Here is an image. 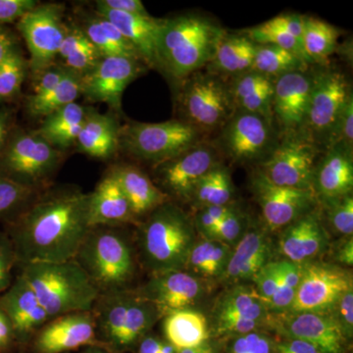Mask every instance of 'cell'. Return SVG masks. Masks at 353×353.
<instances>
[{
    "label": "cell",
    "mask_w": 353,
    "mask_h": 353,
    "mask_svg": "<svg viewBox=\"0 0 353 353\" xmlns=\"http://www.w3.org/2000/svg\"><path fill=\"white\" fill-rule=\"evenodd\" d=\"M90 192L61 188L46 192L9 222L18 264L75 259L90 231Z\"/></svg>",
    "instance_id": "obj_1"
},
{
    "label": "cell",
    "mask_w": 353,
    "mask_h": 353,
    "mask_svg": "<svg viewBox=\"0 0 353 353\" xmlns=\"http://www.w3.org/2000/svg\"><path fill=\"white\" fill-rule=\"evenodd\" d=\"M225 30L215 20L196 13L163 19L157 41V67L176 81L208 66Z\"/></svg>",
    "instance_id": "obj_2"
},
{
    "label": "cell",
    "mask_w": 353,
    "mask_h": 353,
    "mask_svg": "<svg viewBox=\"0 0 353 353\" xmlns=\"http://www.w3.org/2000/svg\"><path fill=\"white\" fill-rule=\"evenodd\" d=\"M194 220L180 206L167 201L148 214L139 230L141 260L154 274L185 270L196 241Z\"/></svg>",
    "instance_id": "obj_3"
},
{
    "label": "cell",
    "mask_w": 353,
    "mask_h": 353,
    "mask_svg": "<svg viewBox=\"0 0 353 353\" xmlns=\"http://www.w3.org/2000/svg\"><path fill=\"white\" fill-rule=\"evenodd\" d=\"M92 312L97 340L110 353H125L138 347L163 317L154 304L131 290L101 294Z\"/></svg>",
    "instance_id": "obj_4"
},
{
    "label": "cell",
    "mask_w": 353,
    "mask_h": 353,
    "mask_svg": "<svg viewBox=\"0 0 353 353\" xmlns=\"http://www.w3.org/2000/svg\"><path fill=\"white\" fill-rule=\"evenodd\" d=\"M22 274L50 319L92 311L99 290L75 259L21 265Z\"/></svg>",
    "instance_id": "obj_5"
},
{
    "label": "cell",
    "mask_w": 353,
    "mask_h": 353,
    "mask_svg": "<svg viewBox=\"0 0 353 353\" xmlns=\"http://www.w3.org/2000/svg\"><path fill=\"white\" fill-rule=\"evenodd\" d=\"M74 259L101 294L129 290L136 275L132 246L117 227L90 228Z\"/></svg>",
    "instance_id": "obj_6"
},
{
    "label": "cell",
    "mask_w": 353,
    "mask_h": 353,
    "mask_svg": "<svg viewBox=\"0 0 353 353\" xmlns=\"http://www.w3.org/2000/svg\"><path fill=\"white\" fill-rule=\"evenodd\" d=\"M205 134L179 119L130 122L120 128L119 148L153 166L205 141Z\"/></svg>",
    "instance_id": "obj_7"
},
{
    "label": "cell",
    "mask_w": 353,
    "mask_h": 353,
    "mask_svg": "<svg viewBox=\"0 0 353 353\" xmlns=\"http://www.w3.org/2000/svg\"><path fill=\"white\" fill-rule=\"evenodd\" d=\"M178 95L180 119L202 134L222 129L234 112L229 83L222 76L196 72L182 81Z\"/></svg>",
    "instance_id": "obj_8"
},
{
    "label": "cell",
    "mask_w": 353,
    "mask_h": 353,
    "mask_svg": "<svg viewBox=\"0 0 353 353\" xmlns=\"http://www.w3.org/2000/svg\"><path fill=\"white\" fill-rule=\"evenodd\" d=\"M63 160L62 152L38 132L16 134L0 159V175L38 190L50 181Z\"/></svg>",
    "instance_id": "obj_9"
},
{
    "label": "cell",
    "mask_w": 353,
    "mask_h": 353,
    "mask_svg": "<svg viewBox=\"0 0 353 353\" xmlns=\"http://www.w3.org/2000/svg\"><path fill=\"white\" fill-rule=\"evenodd\" d=\"M274 121L259 114L234 111L220 130L215 146L234 163L264 161L279 143Z\"/></svg>",
    "instance_id": "obj_10"
},
{
    "label": "cell",
    "mask_w": 353,
    "mask_h": 353,
    "mask_svg": "<svg viewBox=\"0 0 353 353\" xmlns=\"http://www.w3.org/2000/svg\"><path fill=\"white\" fill-rule=\"evenodd\" d=\"M320 148L303 132L284 134L268 157L259 165L264 176L275 185L312 190Z\"/></svg>",
    "instance_id": "obj_11"
},
{
    "label": "cell",
    "mask_w": 353,
    "mask_h": 353,
    "mask_svg": "<svg viewBox=\"0 0 353 353\" xmlns=\"http://www.w3.org/2000/svg\"><path fill=\"white\" fill-rule=\"evenodd\" d=\"M270 312L254 285H234L219 297L212 310L210 333L215 336H240L254 331L273 328Z\"/></svg>",
    "instance_id": "obj_12"
},
{
    "label": "cell",
    "mask_w": 353,
    "mask_h": 353,
    "mask_svg": "<svg viewBox=\"0 0 353 353\" xmlns=\"http://www.w3.org/2000/svg\"><path fill=\"white\" fill-rule=\"evenodd\" d=\"M63 12L61 4H39L18 21V30L29 50L28 64L34 76L54 65L66 34Z\"/></svg>",
    "instance_id": "obj_13"
},
{
    "label": "cell",
    "mask_w": 353,
    "mask_h": 353,
    "mask_svg": "<svg viewBox=\"0 0 353 353\" xmlns=\"http://www.w3.org/2000/svg\"><path fill=\"white\" fill-rule=\"evenodd\" d=\"M352 92L341 72L325 70L314 74L303 132L318 146H326L336 121Z\"/></svg>",
    "instance_id": "obj_14"
},
{
    "label": "cell",
    "mask_w": 353,
    "mask_h": 353,
    "mask_svg": "<svg viewBox=\"0 0 353 353\" xmlns=\"http://www.w3.org/2000/svg\"><path fill=\"white\" fill-rule=\"evenodd\" d=\"M250 188L269 231L284 229L290 223L314 210V190L280 187L269 181L259 169L253 173Z\"/></svg>",
    "instance_id": "obj_15"
},
{
    "label": "cell",
    "mask_w": 353,
    "mask_h": 353,
    "mask_svg": "<svg viewBox=\"0 0 353 353\" xmlns=\"http://www.w3.org/2000/svg\"><path fill=\"white\" fill-rule=\"evenodd\" d=\"M350 288L352 273L347 269L308 262L303 265L301 283L289 313L331 312L341 294Z\"/></svg>",
    "instance_id": "obj_16"
},
{
    "label": "cell",
    "mask_w": 353,
    "mask_h": 353,
    "mask_svg": "<svg viewBox=\"0 0 353 353\" xmlns=\"http://www.w3.org/2000/svg\"><path fill=\"white\" fill-rule=\"evenodd\" d=\"M220 153L212 143H199L176 157L153 166L158 183L167 196L192 201L197 183L220 164Z\"/></svg>",
    "instance_id": "obj_17"
},
{
    "label": "cell",
    "mask_w": 353,
    "mask_h": 353,
    "mask_svg": "<svg viewBox=\"0 0 353 353\" xmlns=\"http://www.w3.org/2000/svg\"><path fill=\"white\" fill-rule=\"evenodd\" d=\"M145 67L134 58L103 57L94 70L81 77V94L88 101L102 102L121 111L125 90L145 72Z\"/></svg>",
    "instance_id": "obj_18"
},
{
    "label": "cell",
    "mask_w": 353,
    "mask_h": 353,
    "mask_svg": "<svg viewBox=\"0 0 353 353\" xmlns=\"http://www.w3.org/2000/svg\"><path fill=\"white\" fill-rule=\"evenodd\" d=\"M273 328L288 338L308 341L323 353H345L348 340L332 312L274 314Z\"/></svg>",
    "instance_id": "obj_19"
},
{
    "label": "cell",
    "mask_w": 353,
    "mask_h": 353,
    "mask_svg": "<svg viewBox=\"0 0 353 353\" xmlns=\"http://www.w3.org/2000/svg\"><path fill=\"white\" fill-rule=\"evenodd\" d=\"M137 292L154 304L162 316L172 311L194 308L205 294V285L194 274L185 270L154 274Z\"/></svg>",
    "instance_id": "obj_20"
},
{
    "label": "cell",
    "mask_w": 353,
    "mask_h": 353,
    "mask_svg": "<svg viewBox=\"0 0 353 353\" xmlns=\"http://www.w3.org/2000/svg\"><path fill=\"white\" fill-rule=\"evenodd\" d=\"M83 347H103L97 340L92 311L53 318L39 330L34 338L37 353H64Z\"/></svg>",
    "instance_id": "obj_21"
},
{
    "label": "cell",
    "mask_w": 353,
    "mask_h": 353,
    "mask_svg": "<svg viewBox=\"0 0 353 353\" xmlns=\"http://www.w3.org/2000/svg\"><path fill=\"white\" fill-rule=\"evenodd\" d=\"M315 72L296 71L278 77L274 85L273 119L284 134L303 132Z\"/></svg>",
    "instance_id": "obj_22"
},
{
    "label": "cell",
    "mask_w": 353,
    "mask_h": 353,
    "mask_svg": "<svg viewBox=\"0 0 353 353\" xmlns=\"http://www.w3.org/2000/svg\"><path fill=\"white\" fill-rule=\"evenodd\" d=\"M0 308L12 325L16 345H25L50 321L46 309L22 274L0 296Z\"/></svg>",
    "instance_id": "obj_23"
},
{
    "label": "cell",
    "mask_w": 353,
    "mask_h": 353,
    "mask_svg": "<svg viewBox=\"0 0 353 353\" xmlns=\"http://www.w3.org/2000/svg\"><path fill=\"white\" fill-rule=\"evenodd\" d=\"M329 245V236L321 213L316 209L290 223L279 239V250L285 260L303 265L321 255Z\"/></svg>",
    "instance_id": "obj_24"
},
{
    "label": "cell",
    "mask_w": 353,
    "mask_h": 353,
    "mask_svg": "<svg viewBox=\"0 0 353 353\" xmlns=\"http://www.w3.org/2000/svg\"><path fill=\"white\" fill-rule=\"evenodd\" d=\"M272 255L273 243L267 232L262 228L248 229L232 248L229 263L221 279L230 284H245L270 263Z\"/></svg>",
    "instance_id": "obj_25"
},
{
    "label": "cell",
    "mask_w": 353,
    "mask_h": 353,
    "mask_svg": "<svg viewBox=\"0 0 353 353\" xmlns=\"http://www.w3.org/2000/svg\"><path fill=\"white\" fill-rule=\"evenodd\" d=\"M352 148L336 143L316 166L313 190L318 201H326L352 194Z\"/></svg>",
    "instance_id": "obj_26"
},
{
    "label": "cell",
    "mask_w": 353,
    "mask_h": 353,
    "mask_svg": "<svg viewBox=\"0 0 353 353\" xmlns=\"http://www.w3.org/2000/svg\"><path fill=\"white\" fill-rule=\"evenodd\" d=\"M95 13L105 18L134 46L145 66L157 67V41L163 19L114 11L95 3Z\"/></svg>",
    "instance_id": "obj_27"
},
{
    "label": "cell",
    "mask_w": 353,
    "mask_h": 353,
    "mask_svg": "<svg viewBox=\"0 0 353 353\" xmlns=\"http://www.w3.org/2000/svg\"><path fill=\"white\" fill-rule=\"evenodd\" d=\"M137 220L119 183L108 172L90 192V227H118Z\"/></svg>",
    "instance_id": "obj_28"
},
{
    "label": "cell",
    "mask_w": 353,
    "mask_h": 353,
    "mask_svg": "<svg viewBox=\"0 0 353 353\" xmlns=\"http://www.w3.org/2000/svg\"><path fill=\"white\" fill-rule=\"evenodd\" d=\"M119 183L138 219L169 201V196L154 185L150 176L132 165H117L109 171Z\"/></svg>",
    "instance_id": "obj_29"
},
{
    "label": "cell",
    "mask_w": 353,
    "mask_h": 353,
    "mask_svg": "<svg viewBox=\"0 0 353 353\" xmlns=\"http://www.w3.org/2000/svg\"><path fill=\"white\" fill-rule=\"evenodd\" d=\"M120 128L113 116L88 110L76 145L90 157L108 159L119 150Z\"/></svg>",
    "instance_id": "obj_30"
},
{
    "label": "cell",
    "mask_w": 353,
    "mask_h": 353,
    "mask_svg": "<svg viewBox=\"0 0 353 353\" xmlns=\"http://www.w3.org/2000/svg\"><path fill=\"white\" fill-rule=\"evenodd\" d=\"M259 44L240 32L227 34L218 44L208 71L219 76H236L252 69Z\"/></svg>",
    "instance_id": "obj_31"
},
{
    "label": "cell",
    "mask_w": 353,
    "mask_h": 353,
    "mask_svg": "<svg viewBox=\"0 0 353 353\" xmlns=\"http://www.w3.org/2000/svg\"><path fill=\"white\" fill-rule=\"evenodd\" d=\"M165 340L176 350L199 347L210 339L205 316L194 308L172 311L164 316Z\"/></svg>",
    "instance_id": "obj_32"
},
{
    "label": "cell",
    "mask_w": 353,
    "mask_h": 353,
    "mask_svg": "<svg viewBox=\"0 0 353 353\" xmlns=\"http://www.w3.org/2000/svg\"><path fill=\"white\" fill-rule=\"evenodd\" d=\"M87 109L73 102L44 118L37 132L60 152L76 145L87 115Z\"/></svg>",
    "instance_id": "obj_33"
},
{
    "label": "cell",
    "mask_w": 353,
    "mask_h": 353,
    "mask_svg": "<svg viewBox=\"0 0 353 353\" xmlns=\"http://www.w3.org/2000/svg\"><path fill=\"white\" fill-rule=\"evenodd\" d=\"M81 29L102 57H129L141 61L134 46L124 38L119 30L99 14L95 13V15L88 18Z\"/></svg>",
    "instance_id": "obj_34"
},
{
    "label": "cell",
    "mask_w": 353,
    "mask_h": 353,
    "mask_svg": "<svg viewBox=\"0 0 353 353\" xmlns=\"http://www.w3.org/2000/svg\"><path fill=\"white\" fill-rule=\"evenodd\" d=\"M58 57L64 61V68L81 77L94 70L102 55L81 28H67Z\"/></svg>",
    "instance_id": "obj_35"
},
{
    "label": "cell",
    "mask_w": 353,
    "mask_h": 353,
    "mask_svg": "<svg viewBox=\"0 0 353 353\" xmlns=\"http://www.w3.org/2000/svg\"><path fill=\"white\" fill-rule=\"evenodd\" d=\"M232 248L222 241L202 238L192 246L185 267L194 275L221 279L226 271Z\"/></svg>",
    "instance_id": "obj_36"
},
{
    "label": "cell",
    "mask_w": 353,
    "mask_h": 353,
    "mask_svg": "<svg viewBox=\"0 0 353 353\" xmlns=\"http://www.w3.org/2000/svg\"><path fill=\"white\" fill-rule=\"evenodd\" d=\"M81 76L66 69L60 83L52 90L43 95H30L27 99L28 112L32 117H43L76 102L80 92Z\"/></svg>",
    "instance_id": "obj_37"
},
{
    "label": "cell",
    "mask_w": 353,
    "mask_h": 353,
    "mask_svg": "<svg viewBox=\"0 0 353 353\" xmlns=\"http://www.w3.org/2000/svg\"><path fill=\"white\" fill-rule=\"evenodd\" d=\"M338 29L320 19L304 17L303 46L310 63H324L336 50Z\"/></svg>",
    "instance_id": "obj_38"
},
{
    "label": "cell",
    "mask_w": 353,
    "mask_h": 353,
    "mask_svg": "<svg viewBox=\"0 0 353 353\" xmlns=\"http://www.w3.org/2000/svg\"><path fill=\"white\" fill-rule=\"evenodd\" d=\"M234 194L231 174L222 163L206 174L197 183L192 201L197 208L227 205L232 203Z\"/></svg>",
    "instance_id": "obj_39"
},
{
    "label": "cell",
    "mask_w": 353,
    "mask_h": 353,
    "mask_svg": "<svg viewBox=\"0 0 353 353\" xmlns=\"http://www.w3.org/2000/svg\"><path fill=\"white\" fill-rule=\"evenodd\" d=\"M308 67L305 60L284 48L271 44H259L250 70L277 79L292 72L305 71Z\"/></svg>",
    "instance_id": "obj_40"
},
{
    "label": "cell",
    "mask_w": 353,
    "mask_h": 353,
    "mask_svg": "<svg viewBox=\"0 0 353 353\" xmlns=\"http://www.w3.org/2000/svg\"><path fill=\"white\" fill-rule=\"evenodd\" d=\"M28 68L29 64L15 46L0 64V101L19 94Z\"/></svg>",
    "instance_id": "obj_41"
},
{
    "label": "cell",
    "mask_w": 353,
    "mask_h": 353,
    "mask_svg": "<svg viewBox=\"0 0 353 353\" xmlns=\"http://www.w3.org/2000/svg\"><path fill=\"white\" fill-rule=\"evenodd\" d=\"M246 37H248L253 43L256 44H271V46H278V48H284V50L294 53L297 57L303 58L309 65L307 57L304 52L303 44L299 39L289 32L277 29V28L270 27L263 23V24L255 26V27L246 29L241 32Z\"/></svg>",
    "instance_id": "obj_42"
},
{
    "label": "cell",
    "mask_w": 353,
    "mask_h": 353,
    "mask_svg": "<svg viewBox=\"0 0 353 353\" xmlns=\"http://www.w3.org/2000/svg\"><path fill=\"white\" fill-rule=\"evenodd\" d=\"M327 211V218L334 231L345 236L353 233V197L347 196L321 201Z\"/></svg>",
    "instance_id": "obj_43"
},
{
    "label": "cell",
    "mask_w": 353,
    "mask_h": 353,
    "mask_svg": "<svg viewBox=\"0 0 353 353\" xmlns=\"http://www.w3.org/2000/svg\"><path fill=\"white\" fill-rule=\"evenodd\" d=\"M226 353H276V340L266 331H254L233 336Z\"/></svg>",
    "instance_id": "obj_44"
},
{
    "label": "cell",
    "mask_w": 353,
    "mask_h": 353,
    "mask_svg": "<svg viewBox=\"0 0 353 353\" xmlns=\"http://www.w3.org/2000/svg\"><path fill=\"white\" fill-rule=\"evenodd\" d=\"M37 190L0 175V217L25 205Z\"/></svg>",
    "instance_id": "obj_45"
},
{
    "label": "cell",
    "mask_w": 353,
    "mask_h": 353,
    "mask_svg": "<svg viewBox=\"0 0 353 353\" xmlns=\"http://www.w3.org/2000/svg\"><path fill=\"white\" fill-rule=\"evenodd\" d=\"M248 229V217L236 208L223 218L212 234L211 240L222 241L226 245H236Z\"/></svg>",
    "instance_id": "obj_46"
},
{
    "label": "cell",
    "mask_w": 353,
    "mask_h": 353,
    "mask_svg": "<svg viewBox=\"0 0 353 353\" xmlns=\"http://www.w3.org/2000/svg\"><path fill=\"white\" fill-rule=\"evenodd\" d=\"M343 145L353 148V97H350L340 117L334 125L333 131L330 134L325 150L336 145Z\"/></svg>",
    "instance_id": "obj_47"
},
{
    "label": "cell",
    "mask_w": 353,
    "mask_h": 353,
    "mask_svg": "<svg viewBox=\"0 0 353 353\" xmlns=\"http://www.w3.org/2000/svg\"><path fill=\"white\" fill-rule=\"evenodd\" d=\"M254 288L257 294L261 297L262 301L269 309L272 299L277 294L279 290V275L276 261L264 266L253 278Z\"/></svg>",
    "instance_id": "obj_48"
},
{
    "label": "cell",
    "mask_w": 353,
    "mask_h": 353,
    "mask_svg": "<svg viewBox=\"0 0 353 353\" xmlns=\"http://www.w3.org/2000/svg\"><path fill=\"white\" fill-rule=\"evenodd\" d=\"M17 263L15 250L8 234L0 232V294L13 282V267Z\"/></svg>",
    "instance_id": "obj_49"
},
{
    "label": "cell",
    "mask_w": 353,
    "mask_h": 353,
    "mask_svg": "<svg viewBox=\"0 0 353 353\" xmlns=\"http://www.w3.org/2000/svg\"><path fill=\"white\" fill-rule=\"evenodd\" d=\"M331 312L345 338L350 341L353 334V288L341 294Z\"/></svg>",
    "instance_id": "obj_50"
},
{
    "label": "cell",
    "mask_w": 353,
    "mask_h": 353,
    "mask_svg": "<svg viewBox=\"0 0 353 353\" xmlns=\"http://www.w3.org/2000/svg\"><path fill=\"white\" fill-rule=\"evenodd\" d=\"M38 6L36 0H0V26L19 21Z\"/></svg>",
    "instance_id": "obj_51"
},
{
    "label": "cell",
    "mask_w": 353,
    "mask_h": 353,
    "mask_svg": "<svg viewBox=\"0 0 353 353\" xmlns=\"http://www.w3.org/2000/svg\"><path fill=\"white\" fill-rule=\"evenodd\" d=\"M304 17L305 16L299 15V14H282L267 21L265 24L289 32L303 44Z\"/></svg>",
    "instance_id": "obj_52"
},
{
    "label": "cell",
    "mask_w": 353,
    "mask_h": 353,
    "mask_svg": "<svg viewBox=\"0 0 353 353\" xmlns=\"http://www.w3.org/2000/svg\"><path fill=\"white\" fill-rule=\"evenodd\" d=\"M65 73H66V68H64L63 66L52 65L50 68L46 69L41 75L36 77L37 81L34 83L32 95L48 94L60 83Z\"/></svg>",
    "instance_id": "obj_53"
},
{
    "label": "cell",
    "mask_w": 353,
    "mask_h": 353,
    "mask_svg": "<svg viewBox=\"0 0 353 353\" xmlns=\"http://www.w3.org/2000/svg\"><path fill=\"white\" fill-rule=\"evenodd\" d=\"M95 3L120 12L150 16L141 0H97Z\"/></svg>",
    "instance_id": "obj_54"
},
{
    "label": "cell",
    "mask_w": 353,
    "mask_h": 353,
    "mask_svg": "<svg viewBox=\"0 0 353 353\" xmlns=\"http://www.w3.org/2000/svg\"><path fill=\"white\" fill-rule=\"evenodd\" d=\"M276 353H323L312 343L296 338L284 336L282 340H276Z\"/></svg>",
    "instance_id": "obj_55"
},
{
    "label": "cell",
    "mask_w": 353,
    "mask_h": 353,
    "mask_svg": "<svg viewBox=\"0 0 353 353\" xmlns=\"http://www.w3.org/2000/svg\"><path fill=\"white\" fill-rule=\"evenodd\" d=\"M16 345L12 325L0 308V353H6Z\"/></svg>",
    "instance_id": "obj_56"
},
{
    "label": "cell",
    "mask_w": 353,
    "mask_h": 353,
    "mask_svg": "<svg viewBox=\"0 0 353 353\" xmlns=\"http://www.w3.org/2000/svg\"><path fill=\"white\" fill-rule=\"evenodd\" d=\"M334 259L340 264L352 266L353 264V241L352 236H347V240L341 241V243L334 248Z\"/></svg>",
    "instance_id": "obj_57"
},
{
    "label": "cell",
    "mask_w": 353,
    "mask_h": 353,
    "mask_svg": "<svg viewBox=\"0 0 353 353\" xmlns=\"http://www.w3.org/2000/svg\"><path fill=\"white\" fill-rule=\"evenodd\" d=\"M12 36L0 28V64L6 59L8 53L15 48Z\"/></svg>",
    "instance_id": "obj_58"
},
{
    "label": "cell",
    "mask_w": 353,
    "mask_h": 353,
    "mask_svg": "<svg viewBox=\"0 0 353 353\" xmlns=\"http://www.w3.org/2000/svg\"><path fill=\"white\" fill-rule=\"evenodd\" d=\"M160 343H161V339L146 334L145 338L139 341L138 353H158Z\"/></svg>",
    "instance_id": "obj_59"
},
{
    "label": "cell",
    "mask_w": 353,
    "mask_h": 353,
    "mask_svg": "<svg viewBox=\"0 0 353 353\" xmlns=\"http://www.w3.org/2000/svg\"><path fill=\"white\" fill-rule=\"evenodd\" d=\"M178 353H216V350L211 341H208L199 347L178 350Z\"/></svg>",
    "instance_id": "obj_60"
},
{
    "label": "cell",
    "mask_w": 353,
    "mask_h": 353,
    "mask_svg": "<svg viewBox=\"0 0 353 353\" xmlns=\"http://www.w3.org/2000/svg\"><path fill=\"white\" fill-rule=\"evenodd\" d=\"M8 130V118L6 113L0 112V150L3 148Z\"/></svg>",
    "instance_id": "obj_61"
},
{
    "label": "cell",
    "mask_w": 353,
    "mask_h": 353,
    "mask_svg": "<svg viewBox=\"0 0 353 353\" xmlns=\"http://www.w3.org/2000/svg\"><path fill=\"white\" fill-rule=\"evenodd\" d=\"M82 353H110L103 347H88L85 348Z\"/></svg>",
    "instance_id": "obj_62"
}]
</instances>
